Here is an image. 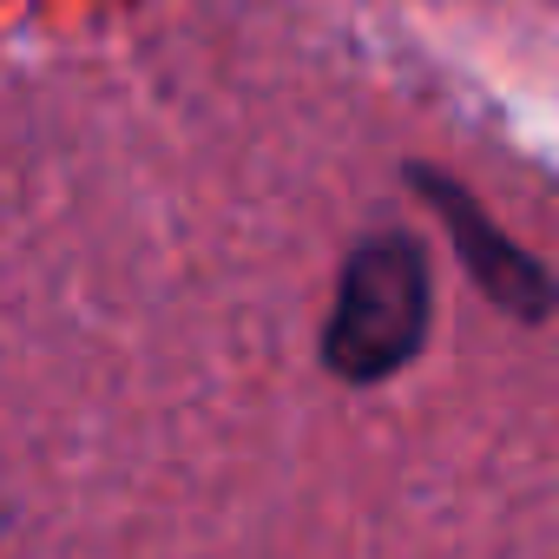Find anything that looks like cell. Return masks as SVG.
<instances>
[{"mask_svg": "<svg viewBox=\"0 0 559 559\" xmlns=\"http://www.w3.org/2000/svg\"><path fill=\"white\" fill-rule=\"evenodd\" d=\"M435 330V276L428 250L408 230H369L336 270V304L323 323V369L349 389L402 376Z\"/></svg>", "mask_w": 559, "mask_h": 559, "instance_id": "1", "label": "cell"}, {"mask_svg": "<svg viewBox=\"0 0 559 559\" xmlns=\"http://www.w3.org/2000/svg\"><path fill=\"white\" fill-rule=\"evenodd\" d=\"M408 185L421 191V204H428V211L441 217V230L454 237V257L467 263L474 290H480L493 310H507L513 323L539 330V323L552 317V304H559L552 270H546L533 250H520V243L480 211V198H474L461 178H448V171H435V165H408Z\"/></svg>", "mask_w": 559, "mask_h": 559, "instance_id": "2", "label": "cell"}]
</instances>
